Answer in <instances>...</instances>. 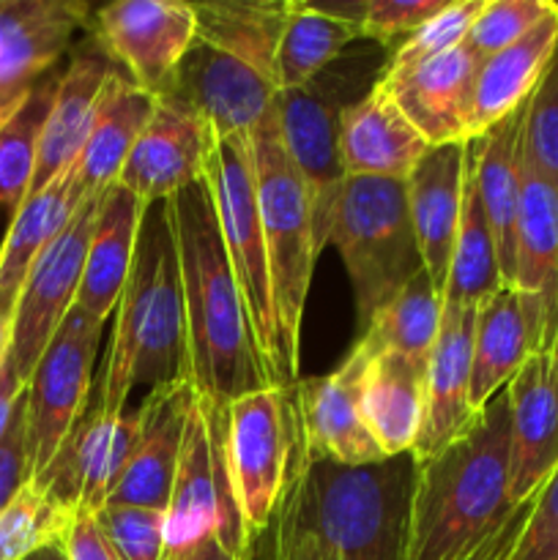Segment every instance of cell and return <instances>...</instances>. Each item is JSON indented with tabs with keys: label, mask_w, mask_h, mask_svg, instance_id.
<instances>
[{
	"label": "cell",
	"mask_w": 558,
	"mask_h": 560,
	"mask_svg": "<svg viewBox=\"0 0 558 560\" xmlns=\"http://www.w3.org/2000/svg\"><path fill=\"white\" fill-rule=\"evenodd\" d=\"M96 208L98 197L82 200L71 222L55 235L53 244L33 262L20 290V299H16L14 306V331H11L9 355L25 386L33 372H36L44 350L49 348L58 328L63 326V320L77 304Z\"/></svg>",
	"instance_id": "7c38bea8"
},
{
	"label": "cell",
	"mask_w": 558,
	"mask_h": 560,
	"mask_svg": "<svg viewBox=\"0 0 558 560\" xmlns=\"http://www.w3.org/2000/svg\"><path fill=\"white\" fill-rule=\"evenodd\" d=\"M189 381L184 290L170 202H151L140 224L135 262L115 306L107 364L96 394L98 413H124L135 388L148 392Z\"/></svg>",
	"instance_id": "3957f363"
},
{
	"label": "cell",
	"mask_w": 558,
	"mask_h": 560,
	"mask_svg": "<svg viewBox=\"0 0 558 560\" xmlns=\"http://www.w3.org/2000/svg\"><path fill=\"white\" fill-rule=\"evenodd\" d=\"M63 552L66 560H120L104 530L98 528L96 517L88 512H77L63 539Z\"/></svg>",
	"instance_id": "c3c4849f"
},
{
	"label": "cell",
	"mask_w": 558,
	"mask_h": 560,
	"mask_svg": "<svg viewBox=\"0 0 558 560\" xmlns=\"http://www.w3.org/2000/svg\"><path fill=\"white\" fill-rule=\"evenodd\" d=\"M74 517L77 509L31 481L0 512V560H27L44 547L63 545Z\"/></svg>",
	"instance_id": "f35d334b"
},
{
	"label": "cell",
	"mask_w": 558,
	"mask_h": 560,
	"mask_svg": "<svg viewBox=\"0 0 558 560\" xmlns=\"http://www.w3.org/2000/svg\"><path fill=\"white\" fill-rule=\"evenodd\" d=\"M553 5H556L553 0H485L465 44L479 60L492 58L528 36L550 14Z\"/></svg>",
	"instance_id": "b9f144b4"
},
{
	"label": "cell",
	"mask_w": 558,
	"mask_h": 560,
	"mask_svg": "<svg viewBox=\"0 0 558 560\" xmlns=\"http://www.w3.org/2000/svg\"><path fill=\"white\" fill-rule=\"evenodd\" d=\"M249 148L263 238H266L268 268H271L279 339H282L290 375L299 383L301 323H304L312 271H315V260L321 255L315 241L312 197L299 170L290 164L282 140H279L277 109L252 135Z\"/></svg>",
	"instance_id": "5b68a950"
},
{
	"label": "cell",
	"mask_w": 558,
	"mask_h": 560,
	"mask_svg": "<svg viewBox=\"0 0 558 560\" xmlns=\"http://www.w3.org/2000/svg\"><path fill=\"white\" fill-rule=\"evenodd\" d=\"M481 60L468 44L449 49L427 63L397 74L377 77L405 118L416 126L427 145H454L474 140L476 77Z\"/></svg>",
	"instance_id": "ac0fdd59"
},
{
	"label": "cell",
	"mask_w": 558,
	"mask_h": 560,
	"mask_svg": "<svg viewBox=\"0 0 558 560\" xmlns=\"http://www.w3.org/2000/svg\"><path fill=\"white\" fill-rule=\"evenodd\" d=\"M137 438L140 408L115 416L91 410L33 485L77 512H102L135 454Z\"/></svg>",
	"instance_id": "2e32d148"
},
{
	"label": "cell",
	"mask_w": 558,
	"mask_h": 560,
	"mask_svg": "<svg viewBox=\"0 0 558 560\" xmlns=\"http://www.w3.org/2000/svg\"><path fill=\"white\" fill-rule=\"evenodd\" d=\"M27 560H66V552H63V545H53V547H44L42 552H36V556H31Z\"/></svg>",
	"instance_id": "11a10c76"
},
{
	"label": "cell",
	"mask_w": 558,
	"mask_h": 560,
	"mask_svg": "<svg viewBox=\"0 0 558 560\" xmlns=\"http://www.w3.org/2000/svg\"><path fill=\"white\" fill-rule=\"evenodd\" d=\"M542 350H547L542 304L514 284H503L476 310L470 364V405L476 413Z\"/></svg>",
	"instance_id": "603a6c76"
},
{
	"label": "cell",
	"mask_w": 558,
	"mask_h": 560,
	"mask_svg": "<svg viewBox=\"0 0 558 560\" xmlns=\"http://www.w3.org/2000/svg\"><path fill=\"white\" fill-rule=\"evenodd\" d=\"M301 452H304V446H301L299 432V446H295L288 490H284L277 517L271 523V560H334L304 514V503H301Z\"/></svg>",
	"instance_id": "7bdbcfd3"
},
{
	"label": "cell",
	"mask_w": 558,
	"mask_h": 560,
	"mask_svg": "<svg viewBox=\"0 0 558 560\" xmlns=\"http://www.w3.org/2000/svg\"><path fill=\"white\" fill-rule=\"evenodd\" d=\"M98 342L102 328L71 310L27 381V452L33 479L44 474L85 419Z\"/></svg>",
	"instance_id": "30bf717a"
},
{
	"label": "cell",
	"mask_w": 558,
	"mask_h": 560,
	"mask_svg": "<svg viewBox=\"0 0 558 560\" xmlns=\"http://www.w3.org/2000/svg\"><path fill=\"white\" fill-rule=\"evenodd\" d=\"M328 244L337 246L356 301L359 337L421 271L405 180L345 178Z\"/></svg>",
	"instance_id": "8992f818"
},
{
	"label": "cell",
	"mask_w": 558,
	"mask_h": 560,
	"mask_svg": "<svg viewBox=\"0 0 558 560\" xmlns=\"http://www.w3.org/2000/svg\"><path fill=\"white\" fill-rule=\"evenodd\" d=\"M523 162L558 186V49L525 104Z\"/></svg>",
	"instance_id": "60d3db41"
},
{
	"label": "cell",
	"mask_w": 558,
	"mask_h": 560,
	"mask_svg": "<svg viewBox=\"0 0 558 560\" xmlns=\"http://www.w3.org/2000/svg\"><path fill=\"white\" fill-rule=\"evenodd\" d=\"M427 364L399 353H367L361 416L386 457L410 454L425 416Z\"/></svg>",
	"instance_id": "4dcf8cb0"
},
{
	"label": "cell",
	"mask_w": 558,
	"mask_h": 560,
	"mask_svg": "<svg viewBox=\"0 0 558 560\" xmlns=\"http://www.w3.org/2000/svg\"><path fill=\"white\" fill-rule=\"evenodd\" d=\"M427 148L425 137L377 82L339 113V164L345 178L408 180Z\"/></svg>",
	"instance_id": "cb8c5ba5"
},
{
	"label": "cell",
	"mask_w": 558,
	"mask_h": 560,
	"mask_svg": "<svg viewBox=\"0 0 558 560\" xmlns=\"http://www.w3.org/2000/svg\"><path fill=\"white\" fill-rule=\"evenodd\" d=\"M509 560H558V468L531 501Z\"/></svg>",
	"instance_id": "f6af8a7d"
},
{
	"label": "cell",
	"mask_w": 558,
	"mask_h": 560,
	"mask_svg": "<svg viewBox=\"0 0 558 560\" xmlns=\"http://www.w3.org/2000/svg\"><path fill=\"white\" fill-rule=\"evenodd\" d=\"M443 317V295L421 268L367 326L356 342L367 353H399L408 359L430 361Z\"/></svg>",
	"instance_id": "d590c367"
},
{
	"label": "cell",
	"mask_w": 558,
	"mask_h": 560,
	"mask_svg": "<svg viewBox=\"0 0 558 560\" xmlns=\"http://www.w3.org/2000/svg\"><path fill=\"white\" fill-rule=\"evenodd\" d=\"M213 135L206 120L184 102L164 93L156 96L151 120L137 137L118 184L146 206L162 202L206 178Z\"/></svg>",
	"instance_id": "9a60e30c"
},
{
	"label": "cell",
	"mask_w": 558,
	"mask_h": 560,
	"mask_svg": "<svg viewBox=\"0 0 558 560\" xmlns=\"http://www.w3.org/2000/svg\"><path fill=\"white\" fill-rule=\"evenodd\" d=\"M115 69L118 66L107 58V52L98 47L93 36L88 38L85 47L80 44L71 52L69 66L58 74L53 104H49L47 120H44L31 195L53 184L58 175L80 162V153L91 135L93 118H96L98 98Z\"/></svg>",
	"instance_id": "d4e9b609"
},
{
	"label": "cell",
	"mask_w": 558,
	"mask_h": 560,
	"mask_svg": "<svg viewBox=\"0 0 558 560\" xmlns=\"http://www.w3.org/2000/svg\"><path fill=\"white\" fill-rule=\"evenodd\" d=\"M514 288L534 295L545 315L547 350L558 342V186L523 162L518 233H514Z\"/></svg>",
	"instance_id": "83f0119b"
},
{
	"label": "cell",
	"mask_w": 558,
	"mask_h": 560,
	"mask_svg": "<svg viewBox=\"0 0 558 560\" xmlns=\"http://www.w3.org/2000/svg\"><path fill=\"white\" fill-rule=\"evenodd\" d=\"M88 31L135 85L164 96L197 42V14L178 0H118L98 9Z\"/></svg>",
	"instance_id": "8fae6325"
},
{
	"label": "cell",
	"mask_w": 558,
	"mask_h": 560,
	"mask_svg": "<svg viewBox=\"0 0 558 560\" xmlns=\"http://www.w3.org/2000/svg\"><path fill=\"white\" fill-rule=\"evenodd\" d=\"M208 539H217L235 560L249 558L255 541L230 481L224 408L197 394L186 419L173 495L164 509V560L189 558Z\"/></svg>",
	"instance_id": "ba28073f"
},
{
	"label": "cell",
	"mask_w": 558,
	"mask_h": 560,
	"mask_svg": "<svg viewBox=\"0 0 558 560\" xmlns=\"http://www.w3.org/2000/svg\"><path fill=\"white\" fill-rule=\"evenodd\" d=\"M509 501V397L498 392L463 438L416 465L408 560H463L496 539Z\"/></svg>",
	"instance_id": "7a4b0ae2"
},
{
	"label": "cell",
	"mask_w": 558,
	"mask_h": 560,
	"mask_svg": "<svg viewBox=\"0 0 558 560\" xmlns=\"http://www.w3.org/2000/svg\"><path fill=\"white\" fill-rule=\"evenodd\" d=\"M184 560H235V558L230 556V552L224 550V547L219 545L217 539H208L206 545L197 547V550L191 552L189 558H184Z\"/></svg>",
	"instance_id": "f5cc1de1"
},
{
	"label": "cell",
	"mask_w": 558,
	"mask_h": 560,
	"mask_svg": "<svg viewBox=\"0 0 558 560\" xmlns=\"http://www.w3.org/2000/svg\"><path fill=\"white\" fill-rule=\"evenodd\" d=\"M11 331H14V312H0V366L11 350Z\"/></svg>",
	"instance_id": "db71d44e"
},
{
	"label": "cell",
	"mask_w": 558,
	"mask_h": 560,
	"mask_svg": "<svg viewBox=\"0 0 558 560\" xmlns=\"http://www.w3.org/2000/svg\"><path fill=\"white\" fill-rule=\"evenodd\" d=\"M156 96L142 91L120 69L109 74L98 98L96 118H93L91 135L77 162V178H80L82 195L102 197L113 184L135 148L137 137L151 120Z\"/></svg>",
	"instance_id": "f546056e"
},
{
	"label": "cell",
	"mask_w": 558,
	"mask_h": 560,
	"mask_svg": "<svg viewBox=\"0 0 558 560\" xmlns=\"http://www.w3.org/2000/svg\"><path fill=\"white\" fill-rule=\"evenodd\" d=\"M33 481L31 452H27V394H22L9 430L0 441V512L16 492Z\"/></svg>",
	"instance_id": "7dc6e473"
},
{
	"label": "cell",
	"mask_w": 558,
	"mask_h": 560,
	"mask_svg": "<svg viewBox=\"0 0 558 560\" xmlns=\"http://www.w3.org/2000/svg\"><path fill=\"white\" fill-rule=\"evenodd\" d=\"M91 27L80 0H0V93H25Z\"/></svg>",
	"instance_id": "7402d4cb"
},
{
	"label": "cell",
	"mask_w": 558,
	"mask_h": 560,
	"mask_svg": "<svg viewBox=\"0 0 558 560\" xmlns=\"http://www.w3.org/2000/svg\"><path fill=\"white\" fill-rule=\"evenodd\" d=\"M146 208V202L137 200L120 184H113L98 197L85 271H82L74 304V310L93 326L104 328L107 317L115 315V306L131 273V262H135Z\"/></svg>",
	"instance_id": "4316f807"
},
{
	"label": "cell",
	"mask_w": 558,
	"mask_h": 560,
	"mask_svg": "<svg viewBox=\"0 0 558 560\" xmlns=\"http://www.w3.org/2000/svg\"><path fill=\"white\" fill-rule=\"evenodd\" d=\"M481 5H485V0H449L432 20H427L425 25L416 27L410 36H405V42L399 44L397 52L383 63L381 74L377 77H388L397 74V71L414 69V66L427 63V60L438 58V55L465 44L470 25H474V20L479 16Z\"/></svg>",
	"instance_id": "ab89813d"
},
{
	"label": "cell",
	"mask_w": 558,
	"mask_h": 560,
	"mask_svg": "<svg viewBox=\"0 0 558 560\" xmlns=\"http://www.w3.org/2000/svg\"><path fill=\"white\" fill-rule=\"evenodd\" d=\"M268 534H271V530H268ZM260 539H263V536H257V539L252 541L249 558H246V560H271V545H268V556H263V552H260Z\"/></svg>",
	"instance_id": "9f6ffc18"
},
{
	"label": "cell",
	"mask_w": 558,
	"mask_h": 560,
	"mask_svg": "<svg viewBox=\"0 0 558 560\" xmlns=\"http://www.w3.org/2000/svg\"><path fill=\"white\" fill-rule=\"evenodd\" d=\"M356 38L361 36L353 25L321 14L312 3L293 0L282 36H279L277 58H274L277 91H295V88L310 85Z\"/></svg>",
	"instance_id": "8d00e7d4"
},
{
	"label": "cell",
	"mask_w": 558,
	"mask_h": 560,
	"mask_svg": "<svg viewBox=\"0 0 558 560\" xmlns=\"http://www.w3.org/2000/svg\"><path fill=\"white\" fill-rule=\"evenodd\" d=\"M206 184L217 208L224 252L239 282L249 317L252 339L274 386L293 388L279 339L277 306H274L271 268H268L266 238H263L260 208H257L255 170H252L249 140H213L206 167Z\"/></svg>",
	"instance_id": "52a82bcc"
},
{
	"label": "cell",
	"mask_w": 558,
	"mask_h": 560,
	"mask_svg": "<svg viewBox=\"0 0 558 560\" xmlns=\"http://www.w3.org/2000/svg\"><path fill=\"white\" fill-rule=\"evenodd\" d=\"M197 14V42L233 55L274 82V58L288 20L290 3L279 0H233L191 3ZM277 85V82H274Z\"/></svg>",
	"instance_id": "836d02e7"
},
{
	"label": "cell",
	"mask_w": 558,
	"mask_h": 560,
	"mask_svg": "<svg viewBox=\"0 0 558 560\" xmlns=\"http://www.w3.org/2000/svg\"><path fill=\"white\" fill-rule=\"evenodd\" d=\"M58 74H49L33 85L14 118L0 129V208L14 213L31 195L38 164V140L53 104Z\"/></svg>",
	"instance_id": "74e56055"
},
{
	"label": "cell",
	"mask_w": 558,
	"mask_h": 560,
	"mask_svg": "<svg viewBox=\"0 0 558 560\" xmlns=\"http://www.w3.org/2000/svg\"><path fill=\"white\" fill-rule=\"evenodd\" d=\"M337 88L326 80H312L295 91H279L277 96V129L290 164L299 170L312 197V219H315L317 249L328 244L334 211L345 173L339 164V113L345 107Z\"/></svg>",
	"instance_id": "4fadbf2b"
},
{
	"label": "cell",
	"mask_w": 558,
	"mask_h": 560,
	"mask_svg": "<svg viewBox=\"0 0 558 560\" xmlns=\"http://www.w3.org/2000/svg\"><path fill=\"white\" fill-rule=\"evenodd\" d=\"M531 501H534V498H531ZM531 501L520 506V512L514 514L512 523H509L507 528L496 536V539H490L485 547H479L474 556H468L463 560H509L514 541H518V536H520V528H523V523H525V514H528V509H531Z\"/></svg>",
	"instance_id": "f907efd6"
},
{
	"label": "cell",
	"mask_w": 558,
	"mask_h": 560,
	"mask_svg": "<svg viewBox=\"0 0 558 560\" xmlns=\"http://www.w3.org/2000/svg\"><path fill=\"white\" fill-rule=\"evenodd\" d=\"M82 200L85 195L74 164L53 184L27 195L25 202L11 213V224L0 246V312H14L27 271L53 244L55 235L71 222Z\"/></svg>",
	"instance_id": "1f68e13d"
},
{
	"label": "cell",
	"mask_w": 558,
	"mask_h": 560,
	"mask_svg": "<svg viewBox=\"0 0 558 560\" xmlns=\"http://www.w3.org/2000/svg\"><path fill=\"white\" fill-rule=\"evenodd\" d=\"M465 156H468V142L432 145L405 180L421 268L441 295L446 288L449 260H452L454 238H457L460 217H463Z\"/></svg>",
	"instance_id": "484cf974"
},
{
	"label": "cell",
	"mask_w": 558,
	"mask_h": 560,
	"mask_svg": "<svg viewBox=\"0 0 558 560\" xmlns=\"http://www.w3.org/2000/svg\"><path fill=\"white\" fill-rule=\"evenodd\" d=\"M553 353H556V359H558V342H556V348H553Z\"/></svg>",
	"instance_id": "6f0895ef"
},
{
	"label": "cell",
	"mask_w": 558,
	"mask_h": 560,
	"mask_svg": "<svg viewBox=\"0 0 558 560\" xmlns=\"http://www.w3.org/2000/svg\"><path fill=\"white\" fill-rule=\"evenodd\" d=\"M364 366L367 350L356 342L348 361L332 375L306 377L293 386L295 419L310 459H326L342 468H364L388 459L361 416Z\"/></svg>",
	"instance_id": "5bb4252c"
},
{
	"label": "cell",
	"mask_w": 558,
	"mask_h": 560,
	"mask_svg": "<svg viewBox=\"0 0 558 560\" xmlns=\"http://www.w3.org/2000/svg\"><path fill=\"white\" fill-rule=\"evenodd\" d=\"M503 288L501 268H498L496 238L487 224L479 191H476L470 148L465 156V195L463 217H460L457 238H454L452 260H449L446 288H443V306H465L479 310L492 293Z\"/></svg>",
	"instance_id": "e575fe53"
},
{
	"label": "cell",
	"mask_w": 558,
	"mask_h": 560,
	"mask_svg": "<svg viewBox=\"0 0 558 560\" xmlns=\"http://www.w3.org/2000/svg\"><path fill=\"white\" fill-rule=\"evenodd\" d=\"M191 381L151 388L140 402V438L107 506H140L164 512L173 495L175 470L189 410L195 405Z\"/></svg>",
	"instance_id": "44dd1931"
},
{
	"label": "cell",
	"mask_w": 558,
	"mask_h": 560,
	"mask_svg": "<svg viewBox=\"0 0 558 560\" xmlns=\"http://www.w3.org/2000/svg\"><path fill=\"white\" fill-rule=\"evenodd\" d=\"M414 487L410 454L342 468L301 452L304 514L334 560H408Z\"/></svg>",
	"instance_id": "277c9868"
},
{
	"label": "cell",
	"mask_w": 558,
	"mask_h": 560,
	"mask_svg": "<svg viewBox=\"0 0 558 560\" xmlns=\"http://www.w3.org/2000/svg\"><path fill=\"white\" fill-rule=\"evenodd\" d=\"M170 93L208 124L213 140H252L277 109V85L252 66L195 42Z\"/></svg>",
	"instance_id": "e0dca14e"
},
{
	"label": "cell",
	"mask_w": 558,
	"mask_h": 560,
	"mask_svg": "<svg viewBox=\"0 0 558 560\" xmlns=\"http://www.w3.org/2000/svg\"><path fill=\"white\" fill-rule=\"evenodd\" d=\"M31 91H33V88H31ZM31 91H25V93H0V129H3V126L9 124L11 118H14L16 109H20L22 104H25V98L31 96Z\"/></svg>",
	"instance_id": "816d5d0a"
},
{
	"label": "cell",
	"mask_w": 558,
	"mask_h": 560,
	"mask_svg": "<svg viewBox=\"0 0 558 560\" xmlns=\"http://www.w3.org/2000/svg\"><path fill=\"white\" fill-rule=\"evenodd\" d=\"M299 446L293 388L266 386L224 408V457L252 539L271 528Z\"/></svg>",
	"instance_id": "9c48e42d"
},
{
	"label": "cell",
	"mask_w": 558,
	"mask_h": 560,
	"mask_svg": "<svg viewBox=\"0 0 558 560\" xmlns=\"http://www.w3.org/2000/svg\"><path fill=\"white\" fill-rule=\"evenodd\" d=\"M93 517L120 560H164V512L104 506Z\"/></svg>",
	"instance_id": "ee69618b"
},
{
	"label": "cell",
	"mask_w": 558,
	"mask_h": 560,
	"mask_svg": "<svg viewBox=\"0 0 558 560\" xmlns=\"http://www.w3.org/2000/svg\"><path fill=\"white\" fill-rule=\"evenodd\" d=\"M558 49V3L550 14L512 47L481 60L476 77L474 140L528 104Z\"/></svg>",
	"instance_id": "d6a6232c"
},
{
	"label": "cell",
	"mask_w": 558,
	"mask_h": 560,
	"mask_svg": "<svg viewBox=\"0 0 558 560\" xmlns=\"http://www.w3.org/2000/svg\"><path fill=\"white\" fill-rule=\"evenodd\" d=\"M446 3L449 0H367L361 38L388 44L399 36H410Z\"/></svg>",
	"instance_id": "bcb514c9"
},
{
	"label": "cell",
	"mask_w": 558,
	"mask_h": 560,
	"mask_svg": "<svg viewBox=\"0 0 558 560\" xmlns=\"http://www.w3.org/2000/svg\"><path fill=\"white\" fill-rule=\"evenodd\" d=\"M25 381L16 372L11 355H5L3 366H0V441H3L5 430H9L11 419H14V410L20 405V397L25 394Z\"/></svg>",
	"instance_id": "681fc988"
},
{
	"label": "cell",
	"mask_w": 558,
	"mask_h": 560,
	"mask_svg": "<svg viewBox=\"0 0 558 560\" xmlns=\"http://www.w3.org/2000/svg\"><path fill=\"white\" fill-rule=\"evenodd\" d=\"M476 310L443 306L441 331L427 361L425 416L410 457L416 465L430 463L435 454L463 438L476 421L470 405V364H474Z\"/></svg>",
	"instance_id": "ffe728a7"
},
{
	"label": "cell",
	"mask_w": 558,
	"mask_h": 560,
	"mask_svg": "<svg viewBox=\"0 0 558 560\" xmlns=\"http://www.w3.org/2000/svg\"><path fill=\"white\" fill-rule=\"evenodd\" d=\"M167 202L184 290L189 381L200 397L228 408L233 399L274 383L252 339L206 178Z\"/></svg>",
	"instance_id": "6da1fadb"
},
{
	"label": "cell",
	"mask_w": 558,
	"mask_h": 560,
	"mask_svg": "<svg viewBox=\"0 0 558 560\" xmlns=\"http://www.w3.org/2000/svg\"><path fill=\"white\" fill-rule=\"evenodd\" d=\"M523 118L525 107L468 142L476 191L496 238L503 284L514 282V233L523 184Z\"/></svg>",
	"instance_id": "f1b7e54d"
},
{
	"label": "cell",
	"mask_w": 558,
	"mask_h": 560,
	"mask_svg": "<svg viewBox=\"0 0 558 560\" xmlns=\"http://www.w3.org/2000/svg\"><path fill=\"white\" fill-rule=\"evenodd\" d=\"M509 501L523 506L558 468V359L531 355L509 381Z\"/></svg>",
	"instance_id": "d6986e66"
}]
</instances>
